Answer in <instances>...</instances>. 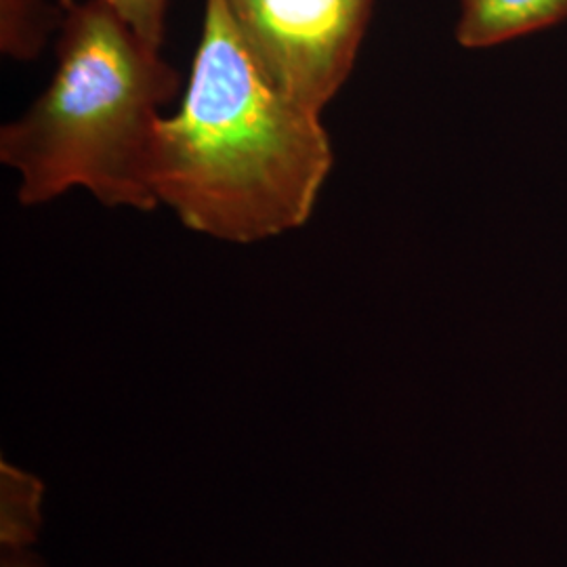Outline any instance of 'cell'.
Segmentation results:
<instances>
[{
    "instance_id": "cell-1",
    "label": "cell",
    "mask_w": 567,
    "mask_h": 567,
    "mask_svg": "<svg viewBox=\"0 0 567 567\" xmlns=\"http://www.w3.org/2000/svg\"><path fill=\"white\" fill-rule=\"evenodd\" d=\"M332 163L320 112L267 76L225 0H206L182 105L154 143L158 203L208 238L264 243L307 224Z\"/></svg>"
},
{
    "instance_id": "cell-6",
    "label": "cell",
    "mask_w": 567,
    "mask_h": 567,
    "mask_svg": "<svg viewBox=\"0 0 567 567\" xmlns=\"http://www.w3.org/2000/svg\"><path fill=\"white\" fill-rule=\"evenodd\" d=\"M63 11H53L44 0H2V51L16 60H32L63 20Z\"/></svg>"
},
{
    "instance_id": "cell-2",
    "label": "cell",
    "mask_w": 567,
    "mask_h": 567,
    "mask_svg": "<svg viewBox=\"0 0 567 567\" xmlns=\"http://www.w3.org/2000/svg\"><path fill=\"white\" fill-rule=\"evenodd\" d=\"M53 81L0 131V161L21 204L82 187L103 206L154 210L152 158L177 72L102 0L63 4Z\"/></svg>"
},
{
    "instance_id": "cell-7",
    "label": "cell",
    "mask_w": 567,
    "mask_h": 567,
    "mask_svg": "<svg viewBox=\"0 0 567 567\" xmlns=\"http://www.w3.org/2000/svg\"><path fill=\"white\" fill-rule=\"evenodd\" d=\"M142 41L163 51L168 0H102Z\"/></svg>"
},
{
    "instance_id": "cell-4",
    "label": "cell",
    "mask_w": 567,
    "mask_h": 567,
    "mask_svg": "<svg viewBox=\"0 0 567 567\" xmlns=\"http://www.w3.org/2000/svg\"><path fill=\"white\" fill-rule=\"evenodd\" d=\"M456 41L487 49L557 25L567 18V0H458Z\"/></svg>"
},
{
    "instance_id": "cell-3",
    "label": "cell",
    "mask_w": 567,
    "mask_h": 567,
    "mask_svg": "<svg viewBox=\"0 0 567 567\" xmlns=\"http://www.w3.org/2000/svg\"><path fill=\"white\" fill-rule=\"evenodd\" d=\"M267 76L284 93L324 110L358 60L372 0H225Z\"/></svg>"
},
{
    "instance_id": "cell-8",
    "label": "cell",
    "mask_w": 567,
    "mask_h": 567,
    "mask_svg": "<svg viewBox=\"0 0 567 567\" xmlns=\"http://www.w3.org/2000/svg\"><path fill=\"white\" fill-rule=\"evenodd\" d=\"M0 567H47V564L39 553H34V548H30L0 553Z\"/></svg>"
},
{
    "instance_id": "cell-5",
    "label": "cell",
    "mask_w": 567,
    "mask_h": 567,
    "mask_svg": "<svg viewBox=\"0 0 567 567\" xmlns=\"http://www.w3.org/2000/svg\"><path fill=\"white\" fill-rule=\"evenodd\" d=\"M44 484L34 473L0 461V553L30 550L44 522Z\"/></svg>"
}]
</instances>
